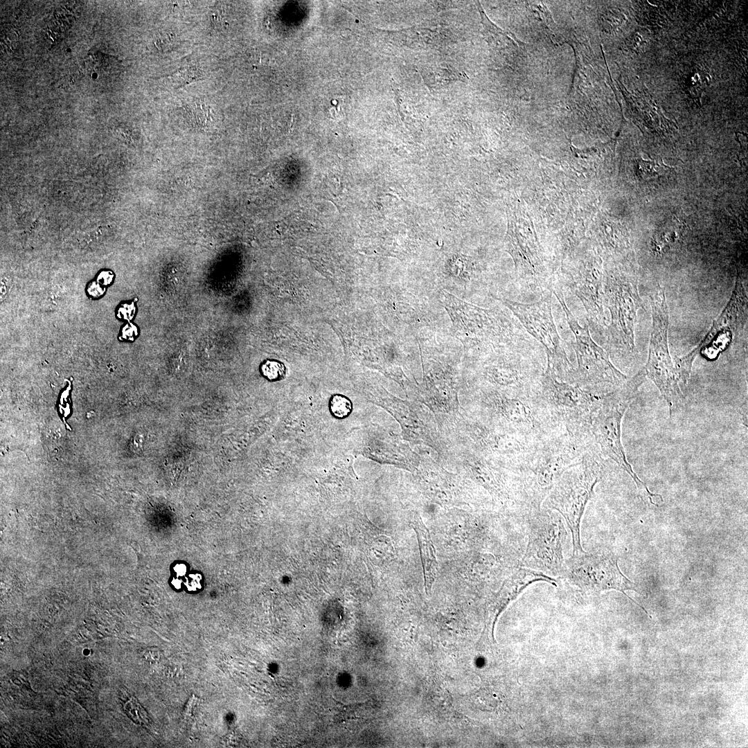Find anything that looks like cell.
Masks as SVG:
<instances>
[{
  "label": "cell",
  "instance_id": "52a82bcc",
  "mask_svg": "<svg viewBox=\"0 0 748 748\" xmlns=\"http://www.w3.org/2000/svg\"><path fill=\"white\" fill-rule=\"evenodd\" d=\"M540 384L535 398L553 429L587 438L591 415L603 394L561 381L546 366Z\"/></svg>",
  "mask_w": 748,
  "mask_h": 748
},
{
  "label": "cell",
  "instance_id": "277c9868",
  "mask_svg": "<svg viewBox=\"0 0 748 748\" xmlns=\"http://www.w3.org/2000/svg\"><path fill=\"white\" fill-rule=\"evenodd\" d=\"M600 456L591 447L561 476L542 506L562 516L572 537L573 555L583 553L580 524L585 508L603 472Z\"/></svg>",
  "mask_w": 748,
  "mask_h": 748
},
{
  "label": "cell",
  "instance_id": "4fadbf2b",
  "mask_svg": "<svg viewBox=\"0 0 748 748\" xmlns=\"http://www.w3.org/2000/svg\"><path fill=\"white\" fill-rule=\"evenodd\" d=\"M747 318V296L745 287L740 277L737 278L735 287L728 304L713 321V326L700 344L688 354L679 359L676 363L678 377L686 383L691 375L693 363L701 351L713 348L710 358L722 350L743 329Z\"/></svg>",
  "mask_w": 748,
  "mask_h": 748
},
{
  "label": "cell",
  "instance_id": "ac0fdd59",
  "mask_svg": "<svg viewBox=\"0 0 748 748\" xmlns=\"http://www.w3.org/2000/svg\"><path fill=\"white\" fill-rule=\"evenodd\" d=\"M262 372L269 380H275L284 375L285 369L283 364L278 362L267 361L262 366Z\"/></svg>",
  "mask_w": 748,
  "mask_h": 748
},
{
  "label": "cell",
  "instance_id": "7a4b0ae2",
  "mask_svg": "<svg viewBox=\"0 0 748 748\" xmlns=\"http://www.w3.org/2000/svg\"><path fill=\"white\" fill-rule=\"evenodd\" d=\"M440 301L448 313L452 333L465 349L479 357L507 348L531 345L519 322L501 310L487 309L441 290Z\"/></svg>",
  "mask_w": 748,
  "mask_h": 748
},
{
  "label": "cell",
  "instance_id": "44dd1931",
  "mask_svg": "<svg viewBox=\"0 0 748 748\" xmlns=\"http://www.w3.org/2000/svg\"><path fill=\"white\" fill-rule=\"evenodd\" d=\"M99 280L102 283L106 285L110 283L112 279V275L109 272H102L98 278Z\"/></svg>",
  "mask_w": 748,
  "mask_h": 748
},
{
  "label": "cell",
  "instance_id": "9a60e30c",
  "mask_svg": "<svg viewBox=\"0 0 748 748\" xmlns=\"http://www.w3.org/2000/svg\"><path fill=\"white\" fill-rule=\"evenodd\" d=\"M412 525L416 533L420 550L426 593L429 594L436 579L438 569L435 549L428 529L425 526L419 515H415L412 521Z\"/></svg>",
  "mask_w": 748,
  "mask_h": 748
},
{
  "label": "cell",
  "instance_id": "9c48e42d",
  "mask_svg": "<svg viewBox=\"0 0 748 748\" xmlns=\"http://www.w3.org/2000/svg\"><path fill=\"white\" fill-rule=\"evenodd\" d=\"M652 308V332L645 376L659 389L672 414L683 404L684 397L677 381L668 349V310L665 291L658 285L649 296Z\"/></svg>",
  "mask_w": 748,
  "mask_h": 748
},
{
  "label": "cell",
  "instance_id": "3957f363",
  "mask_svg": "<svg viewBox=\"0 0 748 748\" xmlns=\"http://www.w3.org/2000/svg\"><path fill=\"white\" fill-rule=\"evenodd\" d=\"M645 378L643 368L622 386L601 396L591 415L587 438L590 447H598L600 456L610 458L628 473L641 492L652 502L654 497L661 496L650 492L636 474L627 461L621 442L622 418Z\"/></svg>",
  "mask_w": 748,
  "mask_h": 748
},
{
  "label": "cell",
  "instance_id": "5bb4252c",
  "mask_svg": "<svg viewBox=\"0 0 748 748\" xmlns=\"http://www.w3.org/2000/svg\"><path fill=\"white\" fill-rule=\"evenodd\" d=\"M603 275L598 260L590 258L576 271L569 273L563 282V287L569 290L583 305L589 328L601 334L607 326L604 312Z\"/></svg>",
  "mask_w": 748,
  "mask_h": 748
},
{
  "label": "cell",
  "instance_id": "7c38bea8",
  "mask_svg": "<svg viewBox=\"0 0 748 748\" xmlns=\"http://www.w3.org/2000/svg\"><path fill=\"white\" fill-rule=\"evenodd\" d=\"M561 578L585 591L615 589L627 596L626 590L639 592L635 584L621 571L618 558L612 552L583 553L565 561Z\"/></svg>",
  "mask_w": 748,
  "mask_h": 748
},
{
  "label": "cell",
  "instance_id": "ba28073f",
  "mask_svg": "<svg viewBox=\"0 0 748 748\" xmlns=\"http://www.w3.org/2000/svg\"><path fill=\"white\" fill-rule=\"evenodd\" d=\"M540 348V344H535L486 355L481 375L494 390L518 397L535 398L546 368L537 350Z\"/></svg>",
  "mask_w": 748,
  "mask_h": 748
},
{
  "label": "cell",
  "instance_id": "30bf717a",
  "mask_svg": "<svg viewBox=\"0 0 748 748\" xmlns=\"http://www.w3.org/2000/svg\"><path fill=\"white\" fill-rule=\"evenodd\" d=\"M552 295L549 291L533 303L492 297L509 309L526 332L540 344L546 356V366L554 372L558 380L566 382L575 367L567 356L554 322Z\"/></svg>",
  "mask_w": 748,
  "mask_h": 748
},
{
  "label": "cell",
  "instance_id": "ffe728a7",
  "mask_svg": "<svg viewBox=\"0 0 748 748\" xmlns=\"http://www.w3.org/2000/svg\"><path fill=\"white\" fill-rule=\"evenodd\" d=\"M89 292L92 296H98L103 294V290L98 284L92 283L89 287Z\"/></svg>",
  "mask_w": 748,
  "mask_h": 748
},
{
  "label": "cell",
  "instance_id": "8fae6325",
  "mask_svg": "<svg viewBox=\"0 0 748 748\" xmlns=\"http://www.w3.org/2000/svg\"><path fill=\"white\" fill-rule=\"evenodd\" d=\"M526 515L528 542L521 567L561 577L565 568L563 545L567 535L562 519L543 507Z\"/></svg>",
  "mask_w": 748,
  "mask_h": 748
},
{
  "label": "cell",
  "instance_id": "2e32d148",
  "mask_svg": "<svg viewBox=\"0 0 748 748\" xmlns=\"http://www.w3.org/2000/svg\"><path fill=\"white\" fill-rule=\"evenodd\" d=\"M684 229L675 220L667 222L654 235L651 247L654 253L661 256L677 247L683 237Z\"/></svg>",
  "mask_w": 748,
  "mask_h": 748
},
{
  "label": "cell",
  "instance_id": "e0dca14e",
  "mask_svg": "<svg viewBox=\"0 0 748 748\" xmlns=\"http://www.w3.org/2000/svg\"><path fill=\"white\" fill-rule=\"evenodd\" d=\"M329 409L334 417L342 419L350 414L353 404L348 398L341 395H335L330 400Z\"/></svg>",
  "mask_w": 748,
  "mask_h": 748
},
{
  "label": "cell",
  "instance_id": "5b68a950",
  "mask_svg": "<svg viewBox=\"0 0 748 748\" xmlns=\"http://www.w3.org/2000/svg\"><path fill=\"white\" fill-rule=\"evenodd\" d=\"M603 303L611 317L604 332L606 349L617 357H634L637 353L634 335L637 312L643 308L636 276L606 271L603 275Z\"/></svg>",
  "mask_w": 748,
  "mask_h": 748
},
{
  "label": "cell",
  "instance_id": "d6986e66",
  "mask_svg": "<svg viewBox=\"0 0 748 748\" xmlns=\"http://www.w3.org/2000/svg\"><path fill=\"white\" fill-rule=\"evenodd\" d=\"M125 706L127 713L134 721L139 722V724H146L148 722V715H146L145 711L136 700H130L127 702Z\"/></svg>",
  "mask_w": 748,
  "mask_h": 748
},
{
  "label": "cell",
  "instance_id": "6da1fadb",
  "mask_svg": "<svg viewBox=\"0 0 748 748\" xmlns=\"http://www.w3.org/2000/svg\"><path fill=\"white\" fill-rule=\"evenodd\" d=\"M585 437L555 431L540 439L525 459L509 470L522 513L537 510L563 473L588 449Z\"/></svg>",
  "mask_w": 748,
  "mask_h": 748
},
{
  "label": "cell",
  "instance_id": "8992f818",
  "mask_svg": "<svg viewBox=\"0 0 748 748\" xmlns=\"http://www.w3.org/2000/svg\"><path fill=\"white\" fill-rule=\"evenodd\" d=\"M551 292L557 298L573 333L572 344L577 367L570 373L566 382L576 384L596 394H605L622 386L627 377L612 364L609 354L592 339L586 323L580 325L564 300L562 288L553 283Z\"/></svg>",
  "mask_w": 748,
  "mask_h": 748
}]
</instances>
